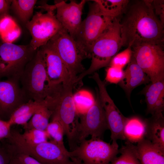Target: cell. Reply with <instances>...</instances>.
Wrapping results in <instances>:
<instances>
[{
    "instance_id": "10",
    "label": "cell",
    "mask_w": 164,
    "mask_h": 164,
    "mask_svg": "<svg viewBox=\"0 0 164 164\" xmlns=\"http://www.w3.org/2000/svg\"><path fill=\"white\" fill-rule=\"evenodd\" d=\"M55 5H49L47 12H37L26 24L32 39L30 45L35 50L46 44L63 27L54 13Z\"/></svg>"
},
{
    "instance_id": "1",
    "label": "cell",
    "mask_w": 164,
    "mask_h": 164,
    "mask_svg": "<svg viewBox=\"0 0 164 164\" xmlns=\"http://www.w3.org/2000/svg\"><path fill=\"white\" fill-rule=\"evenodd\" d=\"M152 1H129L119 18L122 46L164 43V25L154 12Z\"/></svg>"
},
{
    "instance_id": "31",
    "label": "cell",
    "mask_w": 164,
    "mask_h": 164,
    "mask_svg": "<svg viewBox=\"0 0 164 164\" xmlns=\"http://www.w3.org/2000/svg\"><path fill=\"white\" fill-rule=\"evenodd\" d=\"M106 71L105 80L111 84L119 83L124 77V70L122 69L109 66Z\"/></svg>"
},
{
    "instance_id": "27",
    "label": "cell",
    "mask_w": 164,
    "mask_h": 164,
    "mask_svg": "<svg viewBox=\"0 0 164 164\" xmlns=\"http://www.w3.org/2000/svg\"><path fill=\"white\" fill-rule=\"evenodd\" d=\"M51 121L49 122L45 131L48 134L50 140L58 144L65 146L63 137L65 130L63 126L59 119L55 116H52Z\"/></svg>"
},
{
    "instance_id": "25",
    "label": "cell",
    "mask_w": 164,
    "mask_h": 164,
    "mask_svg": "<svg viewBox=\"0 0 164 164\" xmlns=\"http://www.w3.org/2000/svg\"><path fill=\"white\" fill-rule=\"evenodd\" d=\"M73 98L76 111L79 117L86 113L95 102L92 94L84 90H80L73 94Z\"/></svg>"
},
{
    "instance_id": "28",
    "label": "cell",
    "mask_w": 164,
    "mask_h": 164,
    "mask_svg": "<svg viewBox=\"0 0 164 164\" xmlns=\"http://www.w3.org/2000/svg\"><path fill=\"white\" fill-rule=\"evenodd\" d=\"M22 136L27 143L37 144L48 141L50 137L45 130L36 129L25 130Z\"/></svg>"
},
{
    "instance_id": "2",
    "label": "cell",
    "mask_w": 164,
    "mask_h": 164,
    "mask_svg": "<svg viewBox=\"0 0 164 164\" xmlns=\"http://www.w3.org/2000/svg\"><path fill=\"white\" fill-rule=\"evenodd\" d=\"M19 82L29 100L46 101L48 105L56 101L63 87V86H54L50 84L39 48L26 66Z\"/></svg>"
},
{
    "instance_id": "9",
    "label": "cell",
    "mask_w": 164,
    "mask_h": 164,
    "mask_svg": "<svg viewBox=\"0 0 164 164\" xmlns=\"http://www.w3.org/2000/svg\"><path fill=\"white\" fill-rule=\"evenodd\" d=\"M72 85L63 86L53 110L52 116L57 117L62 123L69 146L72 150L77 146L79 117L75 108Z\"/></svg>"
},
{
    "instance_id": "38",
    "label": "cell",
    "mask_w": 164,
    "mask_h": 164,
    "mask_svg": "<svg viewBox=\"0 0 164 164\" xmlns=\"http://www.w3.org/2000/svg\"><path fill=\"white\" fill-rule=\"evenodd\" d=\"M12 0H0V18L5 15L9 14Z\"/></svg>"
},
{
    "instance_id": "20",
    "label": "cell",
    "mask_w": 164,
    "mask_h": 164,
    "mask_svg": "<svg viewBox=\"0 0 164 164\" xmlns=\"http://www.w3.org/2000/svg\"><path fill=\"white\" fill-rule=\"evenodd\" d=\"M147 127V120L137 117L126 118L123 135L127 142L138 143L145 138Z\"/></svg>"
},
{
    "instance_id": "17",
    "label": "cell",
    "mask_w": 164,
    "mask_h": 164,
    "mask_svg": "<svg viewBox=\"0 0 164 164\" xmlns=\"http://www.w3.org/2000/svg\"><path fill=\"white\" fill-rule=\"evenodd\" d=\"M147 111L152 116L163 115L164 107V79L147 85L144 90Z\"/></svg>"
},
{
    "instance_id": "34",
    "label": "cell",
    "mask_w": 164,
    "mask_h": 164,
    "mask_svg": "<svg viewBox=\"0 0 164 164\" xmlns=\"http://www.w3.org/2000/svg\"><path fill=\"white\" fill-rule=\"evenodd\" d=\"M152 5L155 14L164 25V1L152 0Z\"/></svg>"
},
{
    "instance_id": "7",
    "label": "cell",
    "mask_w": 164,
    "mask_h": 164,
    "mask_svg": "<svg viewBox=\"0 0 164 164\" xmlns=\"http://www.w3.org/2000/svg\"><path fill=\"white\" fill-rule=\"evenodd\" d=\"M72 157L83 164H109L119 152L117 142L111 144L100 138H91L71 151Z\"/></svg>"
},
{
    "instance_id": "22",
    "label": "cell",
    "mask_w": 164,
    "mask_h": 164,
    "mask_svg": "<svg viewBox=\"0 0 164 164\" xmlns=\"http://www.w3.org/2000/svg\"><path fill=\"white\" fill-rule=\"evenodd\" d=\"M53 113L46 104L41 106L35 113L26 125L25 130L36 129L45 130Z\"/></svg>"
},
{
    "instance_id": "19",
    "label": "cell",
    "mask_w": 164,
    "mask_h": 164,
    "mask_svg": "<svg viewBox=\"0 0 164 164\" xmlns=\"http://www.w3.org/2000/svg\"><path fill=\"white\" fill-rule=\"evenodd\" d=\"M135 146L140 164H164V151L144 139Z\"/></svg>"
},
{
    "instance_id": "36",
    "label": "cell",
    "mask_w": 164,
    "mask_h": 164,
    "mask_svg": "<svg viewBox=\"0 0 164 164\" xmlns=\"http://www.w3.org/2000/svg\"><path fill=\"white\" fill-rule=\"evenodd\" d=\"M13 156L17 158L23 164H42L37 160L26 154L14 152Z\"/></svg>"
},
{
    "instance_id": "40",
    "label": "cell",
    "mask_w": 164,
    "mask_h": 164,
    "mask_svg": "<svg viewBox=\"0 0 164 164\" xmlns=\"http://www.w3.org/2000/svg\"><path fill=\"white\" fill-rule=\"evenodd\" d=\"M68 164H83L80 161L73 157L72 158L71 162Z\"/></svg>"
},
{
    "instance_id": "23",
    "label": "cell",
    "mask_w": 164,
    "mask_h": 164,
    "mask_svg": "<svg viewBox=\"0 0 164 164\" xmlns=\"http://www.w3.org/2000/svg\"><path fill=\"white\" fill-rule=\"evenodd\" d=\"M102 12L113 18H120L130 0H95Z\"/></svg>"
},
{
    "instance_id": "5",
    "label": "cell",
    "mask_w": 164,
    "mask_h": 164,
    "mask_svg": "<svg viewBox=\"0 0 164 164\" xmlns=\"http://www.w3.org/2000/svg\"><path fill=\"white\" fill-rule=\"evenodd\" d=\"M49 42L63 61L75 86L77 77L85 70L82 61L87 55L63 28Z\"/></svg>"
},
{
    "instance_id": "35",
    "label": "cell",
    "mask_w": 164,
    "mask_h": 164,
    "mask_svg": "<svg viewBox=\"0 0 164 164\" xmlns=\"http://www.w3.org/2000/svg\"><path fill=\"white\" fill-rule=\"evenodd\" d=\"M21 30L17 25L10 31L1 36L4 42L11 43L15 40L20 36Z\"/></svg>"
},
{
    "instance_id": "15",
    "label": "cell",
    "mask_w": 164,
    "mask_h": 164,
    "mask_svg": "<svg viewBox=\"0 0 164 164\" xmlns=\"http://www.w3.org/2000/svg\"><path fill=\"white\" fill-rule=\"evenodd\" d=\"M87 1L77 2L71 0L68 3L63 0L55 2L56 18L73 39L82 22L83 10Z\"/></svg>"
},
{
    "instance_id": "33",
    "label": "cell",
    "mask_w": 164,
    "mask_h": 164,
    "mask_svg": "<svg viewBox=\"0 0 164 164\" xmlns=\"http://www.w3.org/2000/svg\"><path fill=\"white\" fill-rule=\"evenodd\" d=\"M12 154L8 145L3 140L0 142V164H9Z\"/></svg>"
},
{
    "instance_id": "24",
    "label": "cell",
    "mask_w": 164,
    "mask_h": 164,
    "mask_svg": "<svg viewBox=\"0 0 164 164\" xmlns=\"http://www.w3.org/2000/svg\"><path fill=\"white\" fill-rule=\"evenodd\" d=\"M36 0H13L10 8L19 19L26 24L32 16Z\"/></svg>"
},
{
    "instance_id": "37",
    "label": "cell",
    "mask_w": 164,
    "mask_h": 164,
    "mask_svg": "<svg viewBox=\"0 0 164 164\" xmlns=\"http://www.w3.org/2000/svg\"><path fill=\"white\" fill-rule=\"evenodd\" d=\"M11 126L8 121L0 120V142L9 136Z\"/></svg>"
},
{
    "instance_id": "8",
    "label": "cell",
    "mask_w": 164,
    "mask_h": 164,
    "mask_svg": "<svg viewBox=\"0 0 164 164\" xmlns=\"http://www.w3.org/2000/svg\"><path fill=\"white\" fill-rule=\"evenodd\" d=\"M163 44L143 43L132 47L135 61L152 83L164 79Z\"/></svg>"
},
{
    "instance_id": "39",
    "label": "cell",
    "mask_w": 164,
    "mask_h": 164,
    "mask_svg": "<svg viewBox=\"0 0 164 164\" xmlns=\"http://www.w3.org/2000/svg\"><path fill=\"white\" fill-rule=\"evenodd\" d=\"M9 164H23L16 157L13 156Z\"/></svg>"
},
{
    "instance_id": "3",
    "label": "cell",
    "mask_w": 164,
    "mask_h": 164,
    "mask_svg": "<svg viewBox=\"0 0 164 164\" xmlns=\"http://www.w3.org/2000/svg\"><path fill=\"white\" fill-rule=\"evenodd\" d=\"M122 47L120 19L114 18L93 45L90 53L91 65L87 70L78 76L76 83H80L86 76L93 73L101 68L109 66L112 59Z\"/></svg>"
},
{
    "instance_id": "18",
    "label": "cell",
    "mask_w": 164,
    "mask_h": 164,
    "mask_svg": "<svg viewBox=\"0 0 164 164\" xmlns=\"http://www.w3.org/2000/svg\"><path fill=\"white\" fill-rule=\"evenodd\" d=\"M124 73V77L120 82L119 85L128 97L134 88L150 81L148 76L138 65L133 56Z\"/></svg>"
},
{
    "instance_id": "11",
    "label": "cell",
    "mask_w": 164,
    "mask_h": 164,
    "mask_svg": "<svg viewBox=\"0 0 164 164\" xmlns=\"http://www.w3.org/2000/svg\"><path fill=\"white\" fill-rule=\"evenodd\" d=\"M79 118L77 143L86 139L90 136L91 138H101L108 129L97 89L94 104L86 113L79 116Z\"/></svg>"
},
{
    "instance_id": "12",
    "label": "cell",
    "mask_w": 164,
    "mask_h": 164,
    "mask_svg": "<svg viewBox=\"0 0 164 164\" xmlns=\"http://www.w3.org/2000/svg\"><path fill=\"white\" fill-rule=\"evenodd\" d=\"M91 78L96 83L100 101L104 110L108 128L111 132L112 142L118 139L125 140L123 129L126 118L121 112L109 95L105 84L97 72Z\"/></svg>"
},
{
    "instance_id": "6",
    "label": "cell",
    "mask_w": 164,
    "mask_h": 164,
    "mask_svg": "<svg viewBox=\"0 0 164 164\" xmlns=\"http://www.w3.org/2000/svg\"><path fill=\"white\" fill-rule=\"evenodd\" d=\"M37 50H33L29 44H0V78L6 77L19 80L26 66Z\"/></svg>"
},
{
    "instance_id": "14",
    "label": "cell",
    "mask_w": 164,
    "mask_h": 164,
    "mask_svg": "<svg viewBox=\"0 0 164 164\" xmlns=\"http://www.w3.org/2000/svg\"><path fill=\"white\" fill-rule=\"evenodd\" d=\"M39 49L44 61L47 75L52 85H74L62 60L48 42Z\"/></svg>"
},
{
    "instance_id": "21",
    "label": "cell",
    "mask_w": 164,
    "mask_h": 164,
    "mask_svg": "<svg viewBox=\"0 0 164 164\" xmlns=\"http://www.w3.org/2000/svg\"><path fill=\"white\" fill-rule=\"evenodd\" d=\"M147 127L145 139L164 151V119L163 116H152L147 120Z\"/></svg>"
},
{
    "instance_id": "26",
    "label": "cell",
    "mask_w": 164,
    "mask_h": 164,
    "mask_svg": "<svg viewBox=\"0 0 164 164\" xmlns=\"http://www.w3.org/2000/svg\"><path fill=\"white\" fill-rule=\"evenodd\" d=\"M121 155L116 157L109 164H140L137 154L135 146L126 142L119 149Z\"/></svg>"
},
{
    "instance_id": "4",
    "label": "cell",
    "mask_w": 164,
    "mask_h": 164,
    "mask_svg": "<svg viewBox=\"0 0 164 164\" xmlns=\"http://www.w3.org/2000/svg\"><path fill=\"white\" fill-rule=\"evenodd\" d=\"M89 3V9L74 39L87 57L94 42L107 29L114 18L104 14L94 0Z\"/></svg>"
},
{
    "instance_id": "16",
    "label": "cell",
    "mask_w": 164,
    "mask_h": 164,
    "mask_svg": "<svg viewBox=\"0 0 164 164\" xmlns=\"http://www.w3.org/2000/svg\"><path fill=\"white\" fill-rule=\"evenodd\" d=\"M32 157L42 164H68L72 157L65 146L52 140L35 145L31 150Z\"/></svg>"
},
{
    "instance_id": "29",
    "label": "cell",
    "mask_w": 164,
    "mask_h": 164,
    "mask_svg": "<svg viewBox=\"0 0 164 164\" xmlns=\"http://www.w3.org/2000/svg\"><path fill=\"white\" fill-rule=\"evenodd\" d=\"M133 55L132 47L128 46L122 51L117 53L111 60L109 66L121 69L130 62Z\"/></svg>"
},
{
    "instance_id": "30",
    "label": "cell",
    "mask_w": 164,
    "mask_h": 164,
    "mask_svg": "<svg viewBox=\"0 0 164 164\" xmlns=\"http://www.w3.org/2000/svg\"><path fill=\"white\" fill-rule=\"evenodd\" d=\"M45 104L47 105L46 101L39 102L29 100L17 109L8 121H11L19 116L31 112L36 111L41 106Z\"/></svg>"
},
{
    "instance_id": "13",
    "label": "cell",
    "mask_w": 164,
    "mask_h": 164,
    "mask_svg": "<svg viewBox=\"0 0 164 164\" xmlns=\"http://www.w3.org/2000/svg\"><path fill=\"white\" fill-rule=\"evenodd\" d=\"M19 82L13 78L0 79V120L8 121L17 109L29 100Z\"/></svg>"
},
{
    "instance_id": "32",
    "label": "cell",
    "mask_w": 164,
    "mask_h": 164,
    "mask_svg": "<svg viewBox=\"0 0 164 164\" xmlns=\"http://www.w3.org/2000/svg\"><path fill=\"white\" fill-rule=\"evenodd\" d=\"M13 18L9 14L0 18V36L9 32L17 26Z\"/></svg>"
}]
</instances>
